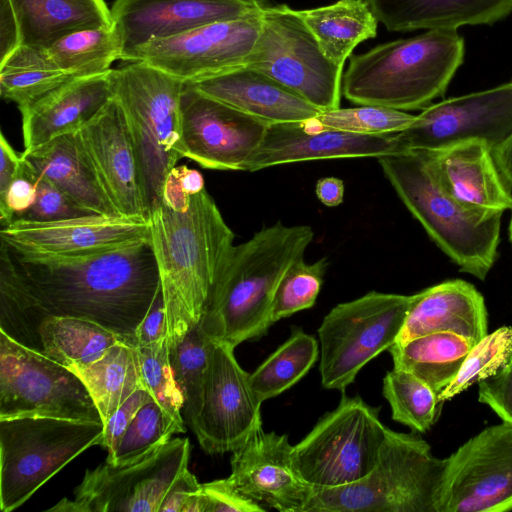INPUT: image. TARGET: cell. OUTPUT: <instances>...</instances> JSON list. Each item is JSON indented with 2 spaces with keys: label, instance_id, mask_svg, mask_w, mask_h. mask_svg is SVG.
Masks as SVG:
<instances>
[{
  "label": "cell",
  "instance_id": "cell-1",
  "mask_svg": "<svg viewBox=\"0 0 512 512\" xmlns=\"http://www.w3.org/2000/svg\"><path fill=\"white\" fill-rule=\"evenodd\" d=\"M12 254L52 315L92 321L135 346L160 287L151 237L80 257Z\"/></svg>",
  "mask_w": 512,
  "mask_h": 512
},
{
  "label": "cell",
  "instance_id": "cell-2",
  "mask_svg": "<svg viewBox=\"0 0 512 512\" xmlns=\"http://www.w3.org/2000/svg\"><path fill=\"white\" fill-rule=\"evenodd\" d=\"M167 317L169 350L200 323L233 246L234 233L204 189L184 212L160 201L149 215Z\"/></svg>",
  "mask_w": 512,
  "mask_h": 512
},
{
  "label": "cell",
  "instance_id": "cell-3",
  "mask_svg": "<svg viewBox=\"0 0 512 512\" xmlns=\"http://www.w3.org/2000/svg\"><path fill=\"white\" fill-rule=\"evenodd\" d=\"M314 237L307 225L280 221L234 245L214 283L199 326L212 341L236 348L264 336L271 325L274 295L287 268Z\"/></svg>",
  "mask_w": 512,
  "mask_h": 512
},
{
  "label": "cell",
  "instance_id": "cell-4",
  "mask_svg": "<svg viewBox=\"0 0 512 512\" xmlns=\"http://www.w3.org/2000/svg\"><path fill=\"white\" fill-rule=\"evenodd\" d=\"M464 54L457 30H427L386 42L349 57L342 94L357 105L424 109L444 95Z\"/></svg>",
  "mask_w": 512,
  "mask_h": 512
},
{
  "label": "cell",
  "instance_id": "cell-5",
  "mask_svg": "<svg viewBox=\"0 0 512 512\" xmlns=\"http://www.w3.org/2000/svg\"><path fill=\"white\" fill-rule=\"evenodd\" d=\"M397 195L461 272L484 280L497 255L503 212L473 208L440 184L430 152L404 150L378 158Z\"/></svg>",
  "mask_w": 512,
  "mask_h": 512
},
{
  "label": "cell",
  "instance_id": "cell-6",
  "mask_svg": "<svg viewBox=\"0 0 512 512\" xmlns=\"http://www.w3.org/2000/svg\"><path fill=\"white\" fill-rule=\"evenodd\" d=\"M446 463L420 436L388 428L373 470L348 485L313 487L305 512H437Z\"/></svg>",
  "mask_w": 512,
  "mask_h": 512
},
{
  "label": "cell",
  "instance_id": "cell-7",
  "mask_svg": "<svg viewBox=\"0 0 512 512\" xmlns=\"http://www.w3.org/2000/svg\"><path fill=\"white\" fill-rule=\"evenodd\" d=\"M113 97L128 121L147 206L162 200L165 178L184 157L181 95L185 82L143 61L113 69Z\"/></svg>",
  "mask_w": 512,
  "mask_h": 512
},
{
  "label": "cell",
  "instance_id": "cell-8",
  "mask_svg": "<svg viewBox=\"0 0 512 512\" xmlns=\"http://www.w3.org/2000/svg\"><path fill=\"white\" fill-rule=\"evenodd\" d=\"M104 424L53 417L0 419V509L24 504L71 460L99 445Z\"/></svg>",
  "mask_w": 512,
  "mask_h": 512
},
{
  "label": "cell",
  "instance_id": "cell-9",
  "mask_svg": "<svg viewBox=\"0 0 512 512\" xmlns=\"http://www.w3.org/2000/svg\"><path fill=\"white\" fill-rule=\"evenodd\" d=\"M380 408L342 392L337 407L325 413L295 446L296 468L311 486L335 488L357 482L375 467L387 427Z\"/></svg>",
  "mask_w": 512,
  "mask_h": 512
},
{
  "label": "cell",
  "instance_id": "cell-10",
  "mask_svg": "<svg viewBox=\"0 0 512 512\" xmlns=\"http://www.w3.org/2000/svg\"><path fill=\"white\" fill-rule=\"evenodd\" d=\"M411 295L371 291L340 303L324 317L319 329L322 386L345 389L359 371L398 339Z\"/></svg>",
  "mask_w": 512,
  "mask_h": 512
},
{
  "label": "cell",
  "instance_id": "cell-11",
  "mask_svg": "<svg viewBox=\"0 0 512 512\" xmlns=\"http://www.w3.org/2000/svg\"><path fill=\"white\" fill-rule=\"evenodd\" d=\"M245 66L269 76L320 111L340 107L343 68L325 56L297 10L285 4L263 5L259 37Z\"/></svg>",
  "mask_w": 512,
  "mask_h": 512
},
{
  "label": "cell",
  "instance_id": "cell-12",
  "mask_svg": "<svg viewBox=\"0 0 512 512\" xmlns=\"http://www.w3.org/2000/svg\"><path fill=\"white\" fill-rule=\"evenodd\" d=\"M21 416L103 423L74 371L0 331V419Z\"/></svg>",
  "mask_w": 512,
  "mask_h": 512
},
{
  "label": "cell",
  "instance_id": "cell-13",
  "mask_svg": "<svg viewBox=\"0 0 512 512\" xmlns=\"http://www.w3.org/2000/svg\"><path fill=\"white\" fill-rule=\"evenodd\" d=\"M188 438L170 439L151 454L131 463L105 461L87 469L74 490V499L63 498L54 512H159L164 496L188 466Z\"/></svg>",
  "mask_w": 512,
  "mask_h": 512
},
{
  "label": "cell",
  "instance_id": "cell-14",
  "mask_svg": "<svg viewBox=\"0 0 512 512\" xmlns=\"http://www.w3.org/2000/svg\"><path fill=\"white\" fill-rule=\"evenodd\" d=\"M446 461L437 512L512 510V424L483 429Z\"/></svg>",
  "mask_w": 512,
  "mask_h": 512
},
{
  "label": "cell",
  "instance_id": "cell-15",
  "mask_svg": "<svg viewBox=\"0 0 512 512\" xmlns=\"http://www.w3.org/2000/svg\"><path fill=\"white\" fill-rule=\"evenodd\" d=\"M261 11L151 40L124 55L122 60L146 62L183 82L245 66L259 37Z\"/></svg>",
  "mask_w": 512,
  "mask_h": 512
},
{
  "label": "cell",
  "instance_id": "cell-16",
  "mask_svg": "<svg viewBox=\"0 0 512 512\" xmlns=\"http://www.w3.org/2000/svg\"><path fill=\"white\" fill-rule=\"evenodd\" d=\"M512 135V81L429 105L395 137L400 151L480 141L492 153Z\"/></svg>",
  "mask_w": 512,
  "mask_h": 512
},
{
  "label": "cell",
  "instance_id": "cell-17",
  "mask_svg": "<svg viewBox=\"0 0 512 512\" xmlns=\"http://www.w3.org/2000/svg\"><path fill=\"white\" fill-rule=\"evenodd\" d=\"M232 346L211 340L201 412L191 426L208 454L233 452L262 426L261 404Z\"/></svg>",
  "mask_w": 512,
  "mask_h": 512
},
{
  "label": "cell",
  "instance_id": "cell-18",
  "mask_svg": "<svg viewBox=\"0 0 512 512\" xmlns=\"http://www.w3.org/2000/svg\"><path fill=\"white\" fill-rule=\"evenodd\" d=\"M180 107L184 157L207 169L244 171L269 126L187 83Z\"/></svg>",
  "mask_w": 512,
  "mask_h": 512
},
{
  "label": "cell",
  "instance_id": "cell-19",
  "mask_svg": "<svg viewBox=\"0 0 512 512\" xmlns=\"http://www.w3.org/2000/svg\"><path fill=\"white\" fill-rule=\"evenodd\" d=\"M148 237V219L103 214L46 222L14 220L0 230L1 241L12 252L39 257L86 256Z\"/></svg>",
  "mask_w": 512,
  "mask_h": 512
},
{
  "label": "cell",
  "instance_id": "cell-20",
  "mask_svg": "<svg viewBox=\"0 0 512 512\" xmlns=\"http://www.w3.org/2000/svg\"><path fill=\"white\" fill-rule=\"evenodd\" d=\"M77 133L116 211L149 220L138 156L119 102L112 97Z\"/></svg>",
  "mask_w": 512,
  "mask_h": 512
},
{
  "label": "cell",
  "instance_id": "cell-21",
  "mask_svg": "<svg viewBox=\"0 0 512 512\" xmlns=\"http://www.w3.org/2000/svg\"><path fill=\"white\" fill-rule=\"evenodd\" d=\"M228 479L244 496L280 512H305L313 494L296 468L288 435L262 426L233 451Z\"/></svg>",
  "mask_w": 512,
  "mask_h": 512
},
{
  "label": "cell",
  "instance_id": "cell-22",
  "mask_svg": "<svg viewBox=\"0 0 512 512\" xmlns=\"http://www.w3.org/2000/svg\"><path fill=\"white\" fill-rule=\"evenodd\" d=\"M400 152L395 134L364 135L321 126L316 118L306 122L269 125L244 171L321 159L365 158Z\"/></svg>",
  "mask_w": 512,
  "mask_h": 512
},
{
  "label": "cell",
  "instance_id": "cell-23",
  "mask_svg": "<svg viewBox=\"0 0 512 512\" xmlns=\"http://www.w3.org/2000/svg\"><path fill=\"white\" fill-rule=\"evenodd\" d=\"M258 0H116L111 8L124 55L154 39L259 13ZM121 58V60H122Z\"/></svg>",
  "mask_w": 512,
  "mask_h": 512
},
{
  "label": "cell",
  "instance_id": "cell-24",
  "mask_svg": "<svg viewBox=\"0 0 512 512\" xmlns=\"http://www.w3.org/2000/svg\"><path fill=\"white\" fill-rule=\"evenodd\" d=\"M185 83L268 125L306 122L322 112L279 82L247 66Z\"/></svg>",
  "mask_w": 512,
  "mask_h": 512
},
{
  "label": "cell",
  "instance_id": "cell-25",
  "mask_svg": "<svg viewBox=\"0 0 512 512\" xmlns=\"http://www.w3.org/2000/svg\"><path fill=\"white\" fill-rule=\"evenodd\" d=\"M487 325V310L481 293L466 281L449 280L411 295L396 342L449 332L477 343L487 335Z\"/></svg>",
  "mask_w": 512,
  "mask_h": 512
},
{
  "label": "cell",
  "instance_id": "cell-26",
  "mask_svg": "<svg viewBox=\"0 0 512 512\" xmlns=\"http://www.w3.org/2000/svg\"><path fill=\"white\" fill-rule=\"evenodd\" d=\"M113 69L77 77L20 112L25 150L78 131L113 97Z\"/></svg>",
  "mask_w": 512,
  "mask_h": 512
},
{
  "label": "cell",
  "instance_id": "cell-27",
  "mask_svg": "<svg viewBox=\"0 0 512 512\" xmlns=\"http://www.w3.org/2000/svg\"><path fill=\"white\" fill-rule=\"evenodd\" d=\"M429 152L440 184L456 200L491 211L512 208V194L488 145L470 141Z\"/></svg>",
  "mask_w": 512,
  "mask_h": 512
},
{
  "label": "cell",
  "instance_id": "cell-28",
  "mask_svg": "<svg viewBox=\"0 0 512 512\" xmlns=\"http://www.w3.org/2000/svg\"><path fill=\"white\" fill-rule=\"evenodd\" d=\"M22 159L33 174L50 181L85 212L120 215L104 191L77 131L24 150Z\"/></svg>",
  "mask_w": 512,
  "mask_h": 512
},
{
  "label": "cell",
  "instance_id": "cell-29",
  "mask_svg": "<svg viewBox=\"0 0 512 512\" xmlns=\"http://www.w3.org/2000/svg\"><path fill=\"white\" fill-rule=\"evenodd\" d=\"M391 32L457 30L493 24L512 13V0H364Z\"/></svg>",
  "mask_w": 512,
  "mask_h": 512
},
{
  "label": "cell",
  "instance_id": "cell-30",
  "mask_svg": "<svg viewBox=\"0 0 512 512\" xmlns=\"http://www.w3.org/2000/svg\"><path fill=\"white\" fill-rule=\"evenodd\" d=\"M20 45L48 49L72 32L113 25L104 0H9Z\"/></svg>",
  "mask_w": 512,
  "mask_h": 512
},
{
  "label": "cell",
  "instance_id": "cell-31",
  "mask_svg": "<svg viewBox=\"0 0 512 512\" xmlns=\"http://www.w3.org/2000/svg\"><path fill=\"white\" fill-rule=\"evenodd\" d=\"M297 13L325 56L342 68L358 44L377 34L379 22L364 0H338Z\"/></svg>",
  "mask_w": 512,
  "mask_h": 512
},
{
  "label": "cell",
  "instance_id": "cell-32",
  "mask_svg": "<svg viewBox=\"0 0 512 512\" xmlns=\"http://www.w3.org/2000/svg\"><path fill=\"white\" fill-rule=\"evenodd\" d=\"M475 344L469 338L439 332L396 342L388 350L394 368L413 374L439 396L454 380Z\"/></svg>",
  "mask_w": 512,
  "mask_h": 512
},
{
  "label": "cell",
  "instance_id": "cell-33",
  "mask_svg": "<svg viewBox=\"0 0 512 512\" xmlns=\"http://www.w3.org/2000/svg\"><path fill=\"white\" fill-rule=\"evenodd\" d=\"M53 316L19 268L7 244L0 248V331L42 351L41 327Z\"/></svg>",
  "mask_w": 512,
  "mask_h": 512
},
{
  "label": "cell",
  "instance_id": "cell-34",
  "mask_svg": "<svg viewBox=\"0 0 512 512\" xmlns=\"http://www.w3.org/2000/svg\"><path fill=\"white\" fill-rule=\"evenodd\" d=\"M74 78L46 48L19 45L0 62L1 97L14 102L20 112Z\"/></svg>",
  "mask_w": 512,
  "mask_h": 512
},
{
  "label": "cell",
  "instance_id": "cell-35",
  "mask_svg": "<svg viewBox=\"0 0 512 512\" xmlns=\"http://www.w3.org/2000/svg\"><path fill=\"white\" fill-rule=\"evenodd\" d=\"M44 355L75 373L89 367L121 339L102 326L81 318L50 316L42 325Z\"/></svg>",
  "mask_w": 512,
  "mask_h": 512
},
{
  "label": "cell",
  "instance_id": "cell-36",
  "mask_svg": "<svg viewBox=\"0 0 512 512\" xmlns=\"http://www.w3.org/2000/svg\"><path fill=\"white\" fill-rule=\"evenodd\" d=\"M76 374L89 390L104 424L130 395L145 388L137 348L122 340Z\"/></svg>",
  "mask_w": 512,
  "mask_h": 512
},
{
  "label": "cell",
  "instance_id": "cell-37",
  "mask_svg": "<svg viewBox=\"0 0 512 512\" xmlns=\"http://www.w3.org/2000/svg\"><path fill=\"white\" fill-rule=\"evenodd\" d=\"M318 348L312 335L293 329L291 336L249 374L257 400L263 403L295 385L316 362Z\"/></svg>",
  "mask_w": 512,
  "mask_h": 512
},
{
  "label": "cell",
  "instance_id": "cell-38",
  "mask_svg": "<svg viewBox=\"0 0 512 512\" xmlns=\"http://www.w3.org/2000/svg\"><path fill=\"white\" fill-rule=\"evenodd\" d=\"M48 51L62 70L74 77H86L108 72L115 60H121L123 47L113 24L67 34Z\"/></svg>",
  "mask_w": 512,
  "mask_h": 512
},
{
  "label": "cell",
  "instance_id": "cell-39",
  "mask_svg": "<svg viewBox=\"0 0 512 512\" xmlns=\"http://www.w3.org/2000/svg\"><path fill=\"white\" fill-rule=\"evenodd\" d=\"M382 394L392 419L415 432H427L438 420L443 403L438 394L413 374L393 368L383 378Z\"/></svg>",
  "mask_w": 512,
  "mask_h": 512
},
{
  "label": "cell",
  "instance_id": "cell-40",
  "mask_svg": "<svg viewBox=\"0 0 512 512\" xmlns=\"http://www.w3.org/2000/svg\"><path fill=\"white\" fill-rule=\"evenodd\" d=\"M210 347L211 340L198 324L169 350L174 378L183 397V415L190 428L203 405Z\"/></svg>",
  "mask_w": 512,
  "mask_h": 512
},
{
  "label": "cell",
  "instance_id": "cell-41",
  "mask_svg": "<svg viewBox=\"0 0 512 512\" xmlns=\"http://www.w3.org/2000/svg\"><path fill=\"white\" fill-rule=\"evenodd\" d=\"M185 431L152 397L139 409L106 462L121 465L137 461L161 448L172 435Z\"/></svg>",
  "mask_w": 512,
  "mask_h": 512
},
{
  "label": "cell",
  "instance_id": "cell-42",
  "mask_svg": "<svg viewBox=\"0 0 512 512\" xmlns=\"http://www.w3.org/2000/svg\"><path fill=\"white\" fill-rule=\"evenodd\" d=\"M512 356V327L487 333L468 353L454 380L439 394L444 403L505 367Z\"/></svg>",
  "mask_w": 512,
  "mask_h": 512
},
{
  "label": "cell",
  "instance_id": "cell-43",
  "mask_svg": "<svg viewBox=\"0 0 512 512\" xmlns=\"http://www.w3.org/2000/svg\"><path fill=\"white\" fill-rule=\"evenodd\" d=\"M328 265L326 258L307 263L302 256L287 268L274 295L272 308L274 323L309 309L315 304Z\"/></svg>",
  "mask_w": 512,
  "mask_h": 512
},
{
  "label": "cell",
  "instance_id": "cell-44",
  "mask_svg": "<svg viewBox=\"0 0 512 512\" xmlns=\"http://www.w3.org/2000/svg\"><path fill=\"white\" fill-rule=\"evenodd\" d=\"M416 115L405 111L373 105L354 108H336L322 111L317 122L333 128L364 135H387L399 133L415 120Z\"/></svg>",
  "mask_w": 512,
  "mask_h": 512
},
{
  "label": "cell",
  "instance_id": "cell-45",
  "mask_svg": "<svg viewBox=\"0 0 512 512\" xmlns=\"http://www.w3.org/2000/svg\"><path fill=\"white\" fill-rule=\"evenodd\" d=\"M136 348L144 387L171 418L185 427L183 397L172 371L167 340Z\"/></svg>",
  "mask_w": 512,
  "mask_h": 512
},
{
  "label": "cell",
  "instance_id": "cell-46",
  "mask_svg": "<svg viewBox=\"0 0 512 512\" xmlns=\"http://www.w3.org/2000/svg\"><path fill=\"white\" fill-rule=\"evenodd\" d=\"M23 160V159H22ZM23 170L36 183L37 195L34 204L14 220L55 221L90 214L75 205L60 189L47 179L33 174L23 162Z\"/></svg>",
  "mask_w": 512,
  "mask_h": 512
},
{
  "label": "cell",
  "instance_id": "cell-47",
  "mask_svg": "<svg viewBox=\"0 0 512 512\" xmlns=\"http://www.w3.org/2000/svg\"><path fill=\"white\" fill-rule=\"evenodd\" d=\"M159 512H206V498L197 478L185 467L168 488Z\"/></svg>",
  "mask_w": 512,
  "mask_h": 512
},
{
  "label": "cell",
  "instance_id": "cell-48",
  "mask_svg": "<svg viewBox=\"0 0 512 512\" xmlns=\"http://www.w3.org/2000/svg\"><path fill=\"white\" fill-rule=\"evenodd\" d=\"M204 189V178L199 171L185 165L175 166L165 178L161 201L173 210L184 212L191 196Z\"/></svg>",
  "mask_w": 512,
  "mask_h": 512
},
{
  "label": "cell",
  "instance_id": "cell-49",
  "mask_svg": "<svg viewBox=\"0 0 512 512\" xmlns=\"http://www.w3.org/2000/svg\"><path fill=\"white\" fill-rule=\"evenodd\" d=\"M206 512H263L266 509L244 496L227 478L203 483Z\"/></svg>",
  "mask_w": 512,
  "mask_h": 512
},
{
  "label": "cell",
  "instance_id": "cell-50",
  "mask_svg": "<svg viewBox=\"0 0 512 512\" xmlns=\"http://www.w3.org/2000/svg\"><path fill=\"white\" fill-rule=\"evenodd\" d=\"M478 400L512 424V363L478 383Z\"/></svg>",
  "mask_w": 512,
  "mask_h": 512
},
{
  "label": "cell",
  "instance_id": "cell-51",
  "mask_svg": "<svg viewBox=\"0 0 512 512\" xmlns=\"http://www.w3.org/2000/svg\"><path fill=\"white\" fill-rule=\"evenodd\" d=\"M151 394L146 388H140L130 395L111 415L104 424L103 436L99 445L112 454L119 444L129 424L139 409L150 399Z\"/></svg>",
  "mask_w": 512,
  "mask_h": 512
},
{
  "label": "cell",
  "instance_id": "cell-52",
  "mask_svg": "<svg viewBox=\"0 0 512 512\" xmlns=\"http://www.w3.org/2000/svg\"><path fill=\"white\" fill-rule=\"evenodd\" d=\"M37 195L35 181L22 170L11 183L4 203L0 205L1 227L8 225L13 219L26 212L35 202Z\"/></svg>",
  "mask_w": 512,
  "mask_h": 512
},
{
  "label": "cell",
  "instance_id": "cell-53",
  "mask_svg": "<svg viewBox=\"0 0 512 512\" xmlns=\"http://www.w3.org/2000/svg\"><path fill=\"white\" fill-rule=\"evenodd\" d=\"M167 317L161 285L135 333V346H152L167 340Z\"/></svg>",
  "mask_w": 512,
  "mask_h": 512
},
{
  "label": "cell",
  "instance_id": "cell-54",
  "mask_svg": "<svg viewBox=\"0 0 512 512\" xmlns=\"http://www.w3.org/2000/svg\"><path fill=\"white\" fill-rule=\"evenodd\" d=\"M0 205L4 203L6 193L11 183L20 175L22 170V153L17 152L0 133Z\"/></svg>",
  "mask_w": 512,
  "mask_h": 512
},
{
  "label": "cell",
  "instance_id": "cell-55",
  "mask_svg": "<svg viewBox=\"0 0 512 512\" xmlns=\"http://www.w3.org/2000/svg\"><path fill=\"white\" fill-rule=\"evenodd\" d=\"M20 45L19 27L9 0H0V62Z\"/></svg>",
  "mask_w": 512,
  "mask_h": 512
},
{
  "label": "cell",
  "instance_id": "cell-56",
  "mask_svg": "<svg viewBox=\"0 0 512 512\" xmlns=\"http://www.w3.org/2000/svg\"><path fill=\"white\" fill-rule=\"evenodd\" d=\"M344 183L337 177H324L317 181L315 193L319 201L328 207H336L343 202Z\"/></svg>",
  "mask_w": 512,
  "mask_h": 512
},
{
  "label": "cell",
  "instance_id": "cell-57",
  "mask_svg": "<svg viewBox=\"0 0 512 512\" xmlns=\"http://www.w3.org/2000/svg\"><path fill=\"white\" fill-rule=\"evenodd\" d=\"M493 157L498 171L508 187L512 189V135L497 150L493 152Z\"/></svg>",
  "mask_w": 512,
  "mask_h": 512
},
{
  "label": "cell",
  "instance_id": "cell-58",
  "mask_svg": "<svg viewBox=\"0 0 512 512\" xmlns=\"http://www.w3.org/2000/svg\"><path fill=\"white\" fill-rule=\"evenodd\" d=\"M511 210H512V208H511ZM509 236H510V241L512 244V216H511V221H510V226H509Z\"/></svg>",
  "mask_w": 512,
  "mask_h": 512
},
{
  "label": "cell",
  "instance_id": "cell-59",
  "mask_svg": "<svg viewBox=\"0 0 512 512\" xmlns=\"http://www.w3.org/2000/svg\"><path fill=\"white\" fill-rule=\"evenodd\" d=\"M509 363H512V356H511V358H510V362H509Z\"/></svg>",
  "mask_w": 512,
  "mask_h": 512
}]
</instances>
